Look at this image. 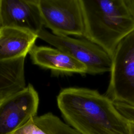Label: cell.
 Here are the masks:
<instances>
[{"label":"cell","mask_w":134,"mask_h":134,"mask_svg":"<svg viewBox=\"0 0 134 134\" xmlns=\"http://www.w3.org/2000/svg\"><path fill=\"white\" fill-rule=\"evenodd\" d=\"M57 101L64 119L80 134H130L129 122L97 90L65 88Z\"/></svg>","instance_id":"6da1fadb"},{"label":"cell","mask_w":134,"mask_h":134,"mask_svg":"<svg viewBox=\"0 0 134 134\" xmlns=\"http://www.w3.org/2000/svg\"><path fill=\"white\" fill-rule=\"evenodd\" d=\"M83 37L112 57L119 42L134 31V17L125 0H81Z\"/></svg>","instance_id":"7a4b0ae2"},{"label":"cell","mask_w":134,"mask_h":134,"mask_svg":"<svg viewBox=\"0 0 134 134\" xmlns=\"http://www.w3.org/2000/svg\"><path fill=\"white\" fill-rule=\"evenodd\" d=\"M111 58L105 95L114 102L134 106V31L119 42Z\"/></svg>","instance_id":"3957f363"},{"label":"cell","mask_w":134,"mask_h":134,"mask_svg":"<svg viewBox=\"0 0 134 134\" xmlns=\"http://www.w3.org/2000/svg\"><path fill=\"white\" fill-rule=\"evenodd\" d=\"M37 36L83 64L87 68V74L95 75L111 71V56L100 46L84 38L59 36L44 29L38 33Z\"/></svg>","instance_id":"277c9868"},{"label":"cell","mask_w":134,"mask_h":134,"mask_svg":"<svg viewBox=\"0 0 134 134\" xmlns=\"http://www.w3.org/2000/svg\"><path fill=\"white\" fill-rule=\"evenodd\" d=\"M44 27L59 36L83 37L84 22L81 0H38Z\"/></svg>","instance_id":"5b68a950"},{"label":"cell","mask_w":134,"mask_h":134,"mask_svg":"<svg viewBox=\"0 0 134 134\" xmlns=\"http://www.w3.org/2000/svg\"><path fill=\"white\" fill-rule=\"evenodd\" d=\"M39 97L31 84L0 103V134H13L37 116Z\"/></svg>","instance_id":"8992f818"},{"label":"cell","mask_w":134,"mask_h":134,"mask_svg":"<svg viewBox=\"0 0 134 134\" xmlns=\"http://www.w3.org/2000/svg\"><path fill=\"white\" fill-rule=\"evenodd\" d=\"M2 27L20 28L37 35L44 27L38 0H2Z\"/></svg>","instance_id":"52a82bcc"},{"label":"cell","mask_w":134,"mask_h":134,"mask_svg":"<svg viewBox=\"0 0 134 134\" xmlns=\"http://www.w3.org/2000/svg\"><path fill=\"white\" fill-rule=\"evenodd\" d=\"M29 54L34 64L56 74H87V68L83 64L58 49L35 45Z\"/></svg>","instance_id":"ba28073f"},{"label":"cell","mask_w":134,"mask_h":134,"mask_svg":"<svg viewBox=\"0 0 134 134\" xmlns=\"http://www.w3.org/2000/svg\"><path fill=\"white\" fill-rule=\"evenodd\" d=\"M38 38L29 31L11 27L0 28V61L25 58Z\"/></svg>","instance_id":"9c48e42d"},{"label":"cell","mask_w":134,"mask_h":134,"mask_svg":"<svg viewBox=\"0 0 134 134\" xmlns=\"http://www.w3.org/2000/svg\"><path fill=\"white\" fill-rule=\"evenodd\" d=\"M13 134H80L51 113L36 116Z\"/></svg>","instance_id":"30bf717a"},{"label":"cell","mask_w":134,"mask_h":134,"mask_svg":"<svg viewBox=\"0 0 134 134\" xmlns=\"http://www.w3.org/2000/svg\"><path fill=\"white\" fill-rule=\"evenodd\" d=\"M25 59L0 61V95L9 96L26 86Z\"/></svg>","instance_id":"8fae6325"},{"label":"cell","mask_w":134,"mask_h":134,"mask_svg":"<svg viewBox=\"0 0 134 134\" xmlns=\"http://www.w3.org/2000/svg\"><path fill=\"white\" fill-rule=\"evenodd\" d=\"M119 112L130 123L134 124V106L120 102H114Z\"/></svg>","instance_id":"7c38bea8"},{"label":"cell","mask_w":134,"mask_h":134,"mask_svg":"<svg viewBox=\"0 0 134 134\" xmlns=\"http://www.w3.org/2000/svg\"><path fill=\"white\" fill-rule=\"evenodd\" d=\"M125 2L134 17V0H125Z\"/></svg>","instance_id":"4fadbf2b"},{"label":"cell","mask_w":134,"mask_h":134,"mask_svg":"<svg viewBox=\"0 0 134 134\" xmlns=\"http://www.w3.org/2000/svg\"><path fill=\"white\" fill-rule=\"evenodd\" d=\"M130 126V134H134V124L129 122Z\"/></svg>","instance_id":"5bb4252c"},{"label":"cell","mask_w":134,"mask_h":134,"mask_svg":"<svg viewBox=\"0 0 134 134\" xmlns=\"http://www.w3.org/2000/svg\"><path fill=\"white\" fill-rule=\"evenodd\" d=\"M1 12H2V0H0V28H1Z\"/></svg>","instance_id":"9a60e30c"},{"label":"cell","mask_w":134,"mask_h":134,"mask_svg":"<svg viewBox=\"0 0 134 134\" xmlns=\"http://www.w3.org/2000/svg\"><path fill=\"white\" fill-rule=\"evenodd\" d=\"M10 96V95H9ZM9 96H6V95H0V103L4 100L5 98H6L7 97H8Z\"/></svg>","instance_id":"2e32d148"}]
</instances>
